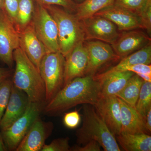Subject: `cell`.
Masks as SVG:
<instances>
[{
    "instance_id": "obj_1",
    "label": "cell",
    "mask_w": 151,
    "mask_h": 151,
    "mask_svg": "<svg viewBox=\"0 0 151 151\" xmlns=\"http://www.w3.org/2000/svg\"><path fill=\"white\" fill-rule=\"evenodd\" d=\"M100 96V83L93 76L77 77L65 84L46 103L44 112L49 116H58L81 104L94 105Z\"/></svg>"
},
{
    "instance_id": "obj_2",
    "label": "cell",
    "mask_w": 151,
    "mask_h": 151,
    "mask_svg": "<svg viewBox=\"0 0 151 151\" xmlns=\"http://www.w3.org/2000/svg\"><path fill=\"white\" fill-rule=\"evenodd\" d=\"M15 69L12 82L14 86L26 93L32 102L43 104L45 102V88L39 70L19 47L13 53Z\"/></svg>"
},
{
    "instance_id": "obj_3",
    "label": "cell",
    "mask_w": 151,
    "mask_h": 151,
    "mask_svg": "<svg viewBox=\"0 0 151 151\" xmlns=\"http://www.w3.org/2000/svg\"><path fill=\"white\" fill-rule=\"evenodd\" d=\"M83 124L76 132L77 145L82 146L90 141L99 143L105 151H120L116 137L97 113L94 105L84 104Z\"/></svg>"
},
{
    "instance_id": "obj_4",
    "label": "cell",
    "mask_w": 151,
    "mask_h": 151,
    "mask_svg": "<svg viewBox=\"0 0 151 151\" xmlns=\"http://www.w3.org/2000/svg\"><path fill=\"white\" fill-rule=\"evenodd\" d=\"M43 6L56 22L59 52L65 58L77 45L85 41L81 22L75 14L61 7Z\"/></svg>"
},
{
    "instance_id": "obj_5",
    "label": "cell",
    "mask_w": 151,
    "mask_h": 151,
    "mask_svg": "<svg viewBox=\"0 0 151 151\" xmlns=\"http://www.w3.org/2000/svg\"><path fill=\"white\" fill-rule=\"evenodd\" d=\"M65 58L60 52L47 53L39 70L45 88V102H49L64 86Z\"/></svg>"
},
{
    "instance_id": "obj_6",
    "label": "cell",
    "mask_w": 151,
    "mask_h": 151,
    "mask_svg": "<svg viewBox=\"0 0 151 151\" xmlns=\"http://www.w3.org/2000/svg\"><path fill=\"white\" fill-rule=\"evenodd\" d=\"M32 24L38 38L48 52H59L56 23L47 9L35 2Z\"/></svg>"
},
{
    "instance_id": "obj_7",
    "label": "cell",
    "mask_w": 151,
    "mask_h": 151,
    "mask_svg": "<svg viewBox=\"0 0 151 151\" xmlns=\"http://www.w3.org/2000/svg\"><path fill=\"white\" fill-rule=\"evenodd\" d=\"M43 104L30 102L24 114L10 127L1 131L7 150L15 151L36 119L38 118Z\"/></svg>"
},
{
    "instance_id": "obj_8",
    "label": "cell",
    "mask_w": 151,
    "mask_h": 151,
    "mask_svg": "<svg viewBox=\"0 0 151 151\" xmlns=\"http://www.w3.org/2000/svg\"><path fill=\"white\" fill-rule=\"evenodd\" d=\"M19 47V32L14 24L0 9V60L9 68L14 63L13 53Z\"/></svg>"
},
{
    "instance_id": "obj_9",
    "label": "cell",
    "mask_w": 151,
    "mask_h": 151,
    "mask_svg": "<svg viewBox=\"0 0 151 151\" xmlns=\"http://www.w3.org/2000/svg\"><path fill=\"white\" fill-rule=\"evenodd\" d=\"M80 21L85 40H98L112 45L120 35L116 25L104 17L94 15Z\"/></svg>"
},
{
    "instance_id": "obj_10",
    "label": "cell",
    "mask_w": 151,
    "mask_h": 151,
    "mask_svg": "<svg viewBox=\"0 0 151 151\" xmlns=\"http://www.w3.org/2000/svg\"><path fill=\"white\" fill-rule=\"evenodd\" d=\"M88 55V62L85 76H94L100 68L112 61L121 59L112 46L101 41H91L84 43Z\"/></svg>"
},
{
    "instance_id": "obj_11",
    "label": "cell",
    "mask_w": 151,
    "mask_h": 151,
    "mask_svg": "<svg viewBox=\"0 0 151 151\" xmlns=\"http://www.w3.org/2000/svg\"><path fill=\"white\" fill-rule=\"evenodd\" d=\"M94 106L114 136L119 134L121 120L119 98L116 96H100Z\"/></svg>"
},
{
    "instance_id": "obj_12",
    "label": "cell",
    "mask_w": 151,
    "mask_h": 151,
    "mask_svg": "<svg viewBox=\"0 0 151 151\" xmlns=\"http://www.w3.org/2000/svg\"><path fill=\"white\" fill-rule=\"evenodd\" d=\"M94 15L108 19L116 25L119 30L127 31L142 29L139 16L115 4L101 10Z\"/></svg>"
},
{
    "instance_id": "obj_13",
    "label": "cell",
    "mask_w": 151,
    "mask_h": 151,
    "mask_svg": "<svg viewBox=\"0 0 151 151\" xmlns=\"http://www.w3.org/2000/svg\"><path fill=\"white\" fill-rule=\"evenodd\" d=\"M150 42V37L145 33L134 29L120 35L111 46L116 54L122 59Z\"/></svg>"
},
{
    "instance_id": "obj_14",
    "label": "cell",
    "mask_w": 151,
    "mask_h": 151,
    "mask_svg": "<svg viewBox=\"0 0 151 151\" xmlns=\"http://www.w3.org/2000/svg\"><path fill=\"white\" fill-rule=\"evenodd\" d=\"M52 127L51 123L44 122L38 117L33 123L15 151L41 150Z\"/></svg>"
},
{
    "instance_id": "obj_15",
    "label": "cell",
    "mask_w": 151,
    "mask_h": 151,
    "mask_svg": "<svg viewBox=\"0 0 151 151\" xmlns=\"http://www.w3.org/2000/svg\"><path fill=\"white\" fill-rule=\"evenodd\" d=\"M18 32L19 46L39 70L42 60L48 51L38 37L32 22Z\"/></svg>"
},
{
    "instance_id": "obj_16",
    "label": "cell",
    "mask_w": 151,
    "mask_h": 151,
    "mask_svg": "<svg viewBox=\"0 0 151 151\" xmlns=\"http://www.w3.org/2000/svg\"><path fill=\"white\" fill-rule=\"evenodd\" d=\"M31 102L27 94L13 84L8 103L0 122L1 131L6 129L21 117Z\"/></svg>"
},
{
    "instance_id": "obj_17",
    "label": "cell",
    "mask_w": 151,
    "mask_h": 151,
    "mask_svg": "<svg viewBox=\"0 0 151 151\" xmlns=\"http://www.w3.org/2000/svg\"><path fill=\"white\" fill-rule=\"evenodd\" d=\"M84 42L77 45L65 58L64 86L74 78L85 76L88 58Z\"/></svg>"
},
{
    "instance_id": "obj_18",
    "label": "cell",
    "mask_w": 151,
    "mask_h": 151,
    "mask_svg": "<svg viewBox=\"0 0 151 151\" xmlns=\"http://www.w3.org/2000/svg\"><path fill=\"white\" fill-rule=\"evenodd\" d=\"M119 100L121 109V132L134 134H149L145 127L144 118L136 108L119 98Z\"/></svg>"
},
{
    "instance_id": "obj_19",
    "label": "cell",
    "mask_w": 151,
    "mask_h": 151,
    "mask_svg": "<svg viewBox=\"0 0 151 151\" xmlns=\"http://www.w3.org/2000/svg\"><path fill=\"white\" fill-rule=\"evenodd\" d=\"M151 63L150 42L140 49L122 58L118 64L105 72L96 74L93 76V78L95 80L98 81L112 73L127 71V68L132 65L141 63L150 65Z\"/></svg>"
},
{
    "instance_id": "obj_20",
    "label": "cell",
    "mask_w": 151,
    "mask_h": 151,
    "mask_svg": "<svg viewBox=\"0 0 151 151\" xmlns=\"http://www.w3.org/2000/svg\"><path fill=\"white\" fill-rule=\"evenodd\" d=\"M134 74L130 71L117 72L98 80L100 85V96H116Z\"/></svg>"
},
{
    "instance_id": "obj_21",
    "label": "cell",
    "mask_w": 151,
    "mask_h": 151,
    "mask_svg": "<svg viewBox=\"0 0 151 151\" xmlns=\"http://www.w3.org/2000/svg\"><path fill=\"white\" fill-rule=\"evenodd\" d=\"M115 137L124 151H151V137L147 134H134L121 132Z\"/></svg>"
},
{
    "instance_id": "obj_22",
    "label": "cell",
    "mask_w": 151,
    "mask_h": 151,
    "mask_svg": "<svg viewBox=\"0 0 151 151\" xmlns=\"http://www.w3.org/2000/svg\"><path fill=\"white\" fill-rule=\"evenodd\" d=\"M143 82L144 80L135 73L116 96L135 108Z\"/></svg>"
},
{
    "instance_id": "obj_23",
    "label": "cell",
    "mask_w": 151,
    "mask_h": 151,
    "mask_svg": "<svg viewBox=\"0 0 151 151\" xmlns=\"http://www.w3.org/2000/svg\"><path fill=\"white\" fill-rule=\"evenodd\" d=\"M115 0H85L77 4L76 16L79 20L92 16L98 12L113 4Z\"/></svg>"
},
{
    "instance_id": "obj_24",
    "label": "cell",
    "mask_w": 151,
    "mask_h": 151,
    "mask_svg": "<svg viewBox=\"0 0 151 151\" xmlns=\"http://www.w3.org/2000/svg\"><path fill=\"white\" fill-rule=\"evenodd\" d=\"M35 9L34 0H19L18 7L15 26L18 32L31 23Z\"/></svg>"
},
{
    "instance_id": "obj_25",
    "label": "cell",
    "mask_w": 151,
    "mask_h": 151,
    "mask_svg": "<svg viewBox=\"0 0 151 151\" xmlns=\"http://www.w3.org/2000/svg\"><path fill=\"white\" fill-rule=\"evenodd\" d=\"M135 108L144 118L151 109V82L144 81Z\"/></svg>"
},
{
    "instance_id": "obj_26",
    "label": "cell",
    "mask_w": 151,
    "mask_h": 151,
    "mask_svg": "<svg viewBox=\"0 0 151 151\" xmlns=\"http://www.w3.org/2000/svg\"><path fill=\"white\" fill-rule=\"evenodd\" d=\"M13 84L10 78L0 83V122L8 103Z\"/></svg>"
},
{
    "instance_id": "obj_27",
    "label": "cell",
    "mask_w": 151,
    "mask_h": 151,
    "mask_svg": "<svg viewBox=\"0 0 151 151\" xmlns=\"http://www.w3.org/2000/svg\"><path fill=\"white\" fill-rule=\"evenodd\" d=\"M149 0H115L114 4L140 16Z\"/></svg>"
},
{
    "instance_id": "obj_28",
    "label": "cell",
    "mask_w": 151,
    "mask_h": 151,
    "mask_svg": "<svg viewBox=\"0 0 151 151\" xmlns=\"http://www.w3.org/2000/svg\"><path fill=\"white\" fill-rule=\"evenodd\" d=\"M42 6H58L72 13H75L77 4L73 0H34Z\"/></svg>"
},
{
    "instance_id": "obj_29",
    "label": "cell",
    "mask_w": 151,
    "mask_h": 151,
    "mask_svg": "<svg viewBox=\"0 0 151 151\" xmlns=\"http://www.w3.org/2000/svg\"><path fill=\"white\" fill-rule=\"evenodd\" d=\"M69 138H58L49 145L45 144L41 151H70Z\"/></svg>"
},
{
    "instance_id": "obj_30",
    "label": "cell",
    "mask_w": 151,
    "mask_h": 151,
    "mask_svg": "<svg viewBox=\"0 0 151 151\" xmlns=\"http://www.w3.org/2000/svg\"><path fill=\"white\" fill-rule=\"evenodd\" d=\"M19 0H3L1 9L9 17L14 24L16 20Z\"/></svg>"
},
{
    "instance_id": "obj_31",
    "label": "cell",
    "mask_w": 151,
    "mask_h": 151,
    "mask_svg": "<svg viewBox=\"0 0 151 151\" xmlns=\"http://www.w3.org/2000/svg\"><path fill=\"white\" fill-rule=\"evenodd\" d=\"M81 115L78 111H71L65 113L63 118L64 126L69 129L77 128L81 122Z\"/></svg>"
},
{
    "instance_id": "obj_32",
    "label": "cell",
    "mask_w": 151,
    "mask_h": 151,
    "mask_svg": "<svg viewBox=\"0 0 151 151\" xmlns=\"http://www.w3.org/2000/svg\"><path fill=\"white\" fill-rule=\"evenodd\" d=\"M142 29H146L151 36V0H149L145 9L140 15Z\"/></svg>"
},
{
    "instance_id": "obj_33",
    "label": "cell",
    "mask_w": 151,
    "mask_h": 151,
    "mask_svg": "<svg viewBox=\"0 0 151 151\" xmlns=\"http://www.w3.org/2000/svg\"><path fill=\"white\" fill-rule=\"evenodd\" d=\"M101 146L95 141H92L82 146L76 145L70 147V151H100Z\"/></svg>"
},
{
    "instance_id": "obj_34",
    "label": "cell",
    "mask_w": 151,
    "mask_h": 151,
    "mask_svg": "<svg viewBox=\"0 0 151 151\" xmlns=\"http://www.w3.org/2000/svg\"><path fill=\"white\" fill-rule=\"evenodd\" d=\"M127 71H132L136 74L151 75V65L145 64H137L128 67Z\"/></svg>"
},
{
    "instance_id": "obj_35",
    "label": "cell",
    "mask_w": 151,
    "mask_h": 151,
    "mask_svg": "<svg viewBox=\"0 0 151 151\" xmlns=\"http://www.w3.org/2000/svg\"><path fill=\"white\" fill-rule=\"evenodd\" d=\"M12 70L9 68L0 67V83L7 78H11Z\"/></svg>"
},
{
    "instance_id": "obj_36",
    "label": "cell",
    "mask_w": 151,
    "mask_h": 151,
    "mask_svg": "<svg viewBox=\"0 0 151 151\" xmlns=\"http://www.w3.org/2000/svg\"><path fill=\"white\" fill-rule=\"evenodd\" d=\"M145 127L149 135L151 132V108L149 110L145 117L144 118Z\"/></svg>"
},
{
    "instance_id": "obj_37",
    "label": "cell",
    "mask_w": 151,
    "mask_h": 151,
    "mask_svg": "<svg viewBox=\"0 0 151 151\" xmlns=\"http://www.w3.org/2000/svg\"><path fill=\"white\" fill-rule=\"evenodd\" d=\"M7 150L5 145L3 141L1 133H0V151H6Z\"/></svg>"
},
{
    "instance_id": "obj_38",
    "label": "cell",
    "mask_w": 151,
    "mask_h": 151,
    "mask_svg": "<svg viewBox=\"0 0 151 151\" xmlns=\"http://www.w3.org/2000/svg\"><path fill=\"white\" fill-rule=\"evenodd\" d=\"M73 1H74L75 2V1L79 3H78V4H79V3H81L84 1L85 0H73Z\"/></svg>"
},
{
    "instance_id": "obj_39",
    "label": "cell",
    "mask_w": 151,
    "mask_h": 151,
    "mask_svg": "<svg viewBox=\"0 0 151 151\" xmlns=\"http://www.w3.org/2000/svg\"><path fill=\"white\" fill-rule=\"evenodd\" d=\"M3 0H0V9L1 8L2 6Z\"/></svg>"
}]
</instances>
